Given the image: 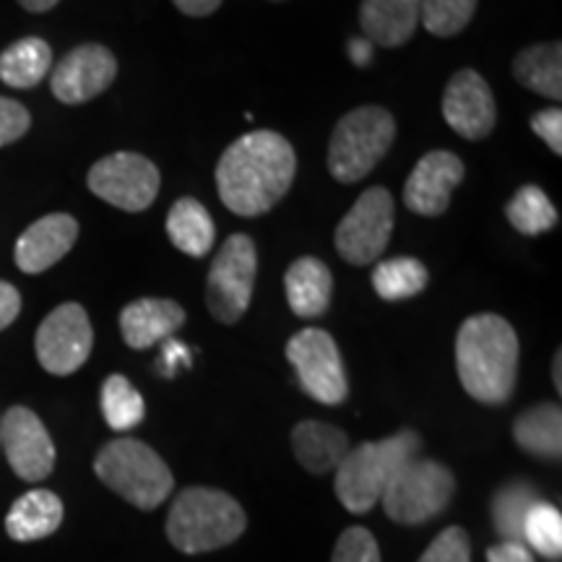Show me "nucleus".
I'll return each instance as SVG.
<instances>
[{
  "label": "nucleus",
  "mask_w": 562,
  "mask_h": 562,
  "mask_svg": "<svg viewBox=\"0 0 562 562\" xmlns=\"http://www.w3.org/2000/svg\"><path fill=\"white\" fill-rule=\"evenodd\" d=\"M286 360L292 362L302 391L315 402L336 406L347 398L349 383L334 336L323 328H302L286 344Z\"/></svg>",
  "instance_id": "9d476101"
},
{
  "label": "nucleus",
  "mask_w": 562,
  "mask_h": 562,
  "mask_svg": "<svg viewBox=\"0 0 562 562\" xmlns=\"http://www.w3.org/2000/svg\"><path fill=\"white\" fill-rule=\"evenodd\" d=\"M87 182L97 199L138 214L157 201L161 178L151 159L133 151H117L97 161L89 170Z\"/></svg>",
  "instance_id": "9b49d317"
},
{
  "label": "nucleus",
  "mask_w": 562,
  "mask_h": 562,
  "mask_svg": "<svg viewBox=\"0 0 562 562\" xmlns=\"http://www.w3.org/2000/svg\"><path fill=\"white\" fill-rule=\"evenodd\" d=\"M19 3L24 5L26 11H32V13H45V11L55 9V5H58L60 0H19Z\"/></svg>",
  "instance_id": "79ce46f5"
},
{
  "label": "nucleus",
  "mask_w": 562,
  "mask_h": 562,
  "mask_svg": "<svg viewBox=\"0 0 562 562\" xmlns=\"http://www.w3.org/2000/svg\"><path fill=\"white\" fill-rule=\"evenodd\" d=\"M94 347L91 321L79 302H63L37 328V360L53 375H74Z\"/></svg>",
  "instance_id": "f8f14e48"
},
{
  "label": "nucleus",
  "mask_w": 562,
  "mask_h": 562,
  "mask_svg": "<svg viewBox=\"0 0 562 562\" xmlns=\"http://www.w3.org/2000/svg\"><path fill=\"white\" fill-rule=\"evenodd\" d=\"M562 368V355L558 351V355H554V385H558V391H562V375H560V370Z\"/></svg>",
  "instance_id": "37998d69"
},
{
  "label": "nucleus",
  "mask_w": 562,
  "mask_h": 562,
  "mask_svg": "<svg viewBox=\"0 0 562 562\" xmlns=\"http://www.w3.org/2000/svg\"><path fill=\"white\" fill-rule=\"evenodd\" d=\"M463 180V161L451 151H430L417 161L404 186L406 209L419 216H440Z\"/></svg>",
  "instance_id": "dca6fc26"
},
{
  "label": "nucleus",
  "mask_w": 562,
  "mask_h": 562,
  "mask_svg": "<svg viewBox=\"0 0 562 562\" xmlns=\"http://www.w3.org/2000/svg\"><path fill=\"white\" fill-rule=\"evenodd\" d=\"M422 0H362L360 26L364 40L381 47H398L414 37L419 26Z\"/></svg>",
  "instance_id": "6ab92c4d"
},
{
  "label": "nucleus",
  "mask_w": 562,
  "mask_h": 562,
  "mask_svg": "<svg viewBox=\"0 0 562 562\" xmlns=\"http://www.w3.org/2000/svg\"><path fill=\"white\" fill-rule=\"evenodd\" d=\"M292 448L300 467H305L311 474H328L336 472L344 456L349 453V438L339 427L305 419L292 430Z\"/></svg>",
  "instance_id": "412c9836"
},
{
  "label": "nucleus",
  "mask_w": 562,
  "mask_h": 562,
  "mask_svg": "<svg viewBox=\"0 0 562 562\" xmlns=\"http://www.w3.org/2000/svg\"><path fill=\"white\" fill-rule=\"evenodd\" d=\"M456 490L453 474L432 459L414 456L398 467V472L385 484L381 501L396 524H425L448 508Z\"/></svg>",
  "instance_id": "0eeeda50"
},
{
  "label": "nucleus",
  "mask_w": 562,
  "mask_h": 562,
  "mask_svg": "<svg viewBox=\"0 0 562 562\" xmlns=\"http://www.w3.org/2000/svg\"><path fill=\"white\" fill-rule=\"evenodd\" d=\"M63 524V503L50 490H32L11 505L5 533L13 542H37L50 537Z\"/></svg>",
  "instance_id": "4be33fe9"
},
{
  "label": "nucleus",
  "mask_w": 562,
  "mask_h": 562,
  "mask_svg": "<svg viewBox=\"0 0 562 562\" xmlns=\"http://www.w3.org/2000/svg\"><path fill=\"white\" fill-rule=\"evenodd\" d=\"M117 76V60L104 45H79L74 47L50 76V89L60 102L83 104L102 91L110 89V83Z\"/></svg>",
  "instance_id": "4468645a"
},
{
  "label": "nucleus",
  "mask_w": 562,
  "mask_h": 562,
  "mask_svg": "<svg viewBox=\"0 0 562 562\" xmlns=\"http://www.w3.org/2000/svg\"><path fill=\"white\" fill-rule=\"evenodd\" d=\"M391 193L381 186H372L355 201L336 227V250L351 266L375 263L391 243L393 232Z\"/></svg>",
  "instance_id": "1a4fd4ad"
},
{
  "label": "nucleus",
  "mask_w": 562,
  "mask_h": 562,
  "mask_svg": "<svg viewBox=\"0 0 562 562\" xmlns=\"http://www.w3.org/2000/svg\"><path fill=\"white\" fill-rule=\"evenodd\" d=\"M172 3L175 9L186 13V16L203 19V16H211L214 11H220L222 0H172Z\"/></svg>",
  "instance_id": "ea45409f"
},
{
  "label": "nucleus",
  "mask_w": 562,
  "mask_h": 562,
  "mask_svg": "<svg viewBox=\"0 0 562 562\" xmlns=\"http://www.w3.org/2000/svg\"><path fill=\"white\" fill-rule=\"evenodd\" d=\"M0 446L19 480L42 482L55 469V446L42 419L26 406H11L0 417Z\"/></svg>",
  "instance_id": "ddd939ff"
},
{
  "label": "nucleus",
  "mask_w": 562,
  "mask_h": 562,
  "mask_svg": "<svg viewBox=\"0 0 562 562\" xmlns=\"http://www.w3.org/2000/svg\"><path fill=\"white\" fill-rule=\"evenodd\" d=\"M539 501L542 497L526 482H510L497 492L495 501H492V521H495V529L505 542H524L526 513Z\"/></svg>",
  "instance_id": "cd10ccee"
},
{
  "label": "nucleus",
  "mask_w": 562,
  "mask_h": 562,
  "mask_svg": "<svg viewBox=\"0 0 562 562\" xmlns=\"http://www.w3.org/2000/svg\"><path fill=\"white\" fill-rule=\"evenodd\" d=\"M531 128L554 154H562V110L547 108L531 117Z\"/></svg>",
  "instance_id": "c9c22d12"
},
{
  "label": "nucleus",
  "mask_w": 562,
  "mask_h": 562,
  "mask_svg": "<svg viewBox=\"0 0 562 562\" xmlns=\"http://www.w3.org/2000/svg\"><path fill=\"white\" fill-rule=\"evenodd\" d=\"M186 323V311L175 300H133L121 313V334L131 349H149L170 339Z\"/></svg>",
  "instance_id": "a211bd4d"
},
{
  "label": "nucleus",
  "mask_w": 562,
  "mask_h": 562,
  "mask_svg": "<svg viewBox=\"0 0 562 562\" xmlns=\"http://www.w3.org/2000/svg\"><path fill=\"white\" fill-rule=\"evenodd\" d=\"M513 76L521 87L537 91V94L562 100V47L560 42H542L531 45L516 55L513 60Z\"/></svg>",
  "instance_id": "b1692460"
},
{
  "label": "nucleus",
  "mask_w": 562,
  "mask_h": 562,
  "mask_svg": "<svg viewBox=\"0 0 562 562\" xmlns=\"http://www.w3.org/2000/svg\"><path fill=\"white\" fill-rule=\"evenodd\" d=\"M94 472L102 484L140 510H154L172 495L175 476L154 448L136 438H115L97 453Z\"/></svg>",
  "instance_id": "39448f33"
},
{
  "label": "nucleus",
  "mask_w": 562,
  "mask_h": 562,
  "mask_svg": "<svg viewBox=\"0 0 562 562\" xmlns=\"http://www.w3.org/2000/svg\"><path fill=\"white\" fill-rule=\"evenodd\" d=\"M21 313V294L9 281H0V331L9 328Z\"/></svg>",
  "instance_id": "4c0bfd02"
},
{
  "label": "nucleus",
  "mask_w": 562,
  "mask_h": 562,
  "mask_svg": "<svg viewBox=\"0 0 562 562\" xmlns=\"http://www.w3.org/2000/svg\"><path fill=\"white\" fill-rule=\"evenodd\" d=\"M419 562H472V544H469V533L461 526H448L432 544L422 552Z\"/></svg>",
  "instance_id": "473e14b6"
},
{
  "label": "nucleus",
  "mask_w": 562,
  "mask_h": 562,
  "mask_svg": "<svg viewBox=\"0 0 562 562\" xmlns=\"http://www.w3.org/2000/svg\"><path fill=\"white\" fill-rule=\"evenodd\" d=\"M513 438L526 453L542 459H560L562 453V412L558 404H537L513 422Z\"/></svg>",
  "instance_id": "393cba45"
},
{
  "label": "nucleus",
  "mask_w": 562,
  "mask_h": 562,
  "mask_svg": "<svg viewBox=\"0 0 562 562\" xmlns=\"http://www.w3.org/2000/svg\"><path fill=\"white\" fill-rule=\"evenodd\" d=\"M422 440L414 430H402L385 440L362 442L336 467V497L349 513H368L381 503L391 476L406 461L419 456Z\"/></svg>",
  "instance_id": "20e7f679"
},
{
  "label": "nucleus",
  "mask_w": 562,
  "mask_h": 562,
  "mask_svg": "<svg viewBox=\"0 0 562 562\" xmlns=\"http://www.w3.org/2000/svg\"><path fill=\"white\" fill-rule=\"evenodd\" d=\"M442 117L461 138H487L497 121L495 97H492L490 83L472 68L453 74L446 91H442Z\"/></svg>",
  "instance_id": "2eb2a0df"
},
{
  "label": "nucleus",
  "mask_w": 562,
  "mask_h": 562,
  "mask_svg": "<svg viewBox=\"0 0 562 562\" xmlns=\"http://www.w3.org/2000/svg\"><path fill=\"white\" fill-rule=\"evenodd\" d=\"M167 235L175 248L191 258L209 256L216 243L214 220L203 203L195 199H180L172 203L170 214H167Z\"/></svg>",
  "instance_id": "5701e85b"
},
{
  "label": "nucleus",
  "mask_w": 562,
  "mask_h": 562,
  "mask_svg": "<svg viewBox=\"0 0 562 562\" xmlns=\"http://www.w3.org/2000/svg\"><path fill=\"white\" fill-rule=\"evenodd\" d=\"M102 414L115 432H128L144 422L146 406L125 375H110L102 385Z\"/></svg>",
  "instance_id": "c756f323"
},
{
  "label": "nucleus",
  "mask_w": 562,
  "mask_h": 562,
  "mask_svg": "<svg viewBox=\"0 0 562 562\" xmlns=\"http://www.w3.org/2000/svg\"><path fill=\"white\" fill-rule=\"evenodd\" d=\"M490 562H533L529 547L524 542H501L487 550Z\"/></svg>",
  "instance_id": "58836bf2"
},
{
  "label": "nucleus",
  "mask_w": 562,
  "mask_h": 562,
  "mask_svg": "<svg viewBox=\"0 0 562 562\" xmlns=\"http://www.w3.org/2000/svg\"><path fill=\"white\" fill-rule=\"evenodd\" d=\"M50 45L40 37H24L0 53V81L13 89H32L50 74Z\"/></svg>",
  "instance_id": "a878e982"
},
{
  "label": "nucleus",
  "mask_w": 562,
  "mask_h": 562,
  "mask_svg": "<svg viewBox=\"0 0 562 562\" xmlns=\"http://www.w3.org/2000/svg\"><path fill=\"white\" fill-rule=\"evenodd\" d=\"M396 138V123L389 110L368 104L347 112L336 123L328 144V172L339 182H360L375 170Z\"/></svg>",
  "instance_id": "423d86ee"
},
{
  "label": "nucleus",
  "mask_w": 562,
  "mask_h": 562,
  "mask_svg": "<svg viewBox=\"0 0 562 562\" xmlns=\"http://www.w3.org/2000/svg\"><path fill=\"white\" fill-rule=\"evenodd\" d=\"M284 292L292 313L300 318H318L328 311L334 292V277L318 258H297L284 277Z\"/></svg>",
  "instance_id": "aec40b11"
},
{
  "label": "nucleus",
  "mask_w": 562,
  "mask_h": 562,
  "mask_svg": "<svg viewBox=\"0 0 562 562\" xmlns=\"http://www.w3.org/2000/svg\"><path fill=\"white\" fill-rule=\"evenodd\" d=\"M331 562H381V547L364 526H351L336 542Z\"/></svg>",
  "instance_id": "72a5a7b5"
},
{
  "label": "nucleus",
  "mask_w": 562,
  "mask_h": 562,
  "mask_svg": "<svg viewBox=\"0 0 562 562\" xmlns=\"http://www.w3.org/2000/svg\"><path fill=\"white\" fill-rule=\"evenodd\" d=\"M245 524H248L245 510L227 492L188 487L172 501L170 516H167V537L175 550L201 554L240 539Z\"/></svg>",
  "instance_id": "7ed1b4c3"
},
{
  "label": "nucleus",
  "mask_w": 562,
  "mask_h": 562,
  "mask_svg": "<svg viewBox=\"0 0 562 562\" xmlns=\"http://www.w3.org/2000/svg\"><path fill=\"white\" fill-rule=\"evenodd\" d=\"M430 281L425 263L417 258H389L372 271V286L385 302H402L419 294Z\"/></svg>",
  "instance_id": "bb28decb"
},
{
  "label": "nucleus",
  "mask_w": 562,
  "mask_h": 562,
  "mask_svg": "<svg viewBox=\"0 0 562 562\" xmlns=\"http://www.w3.org/2000/svg\"><path fill=\"white\" fill-rule=\"evenodd\" d=\"M258 250L248 235H229L216 252L206 281L209 311L224 326L248 313L256 290Z\"/></svg>",
  "instance_id": "6e6552de"
},
{
  "label": "nucleus",
  "mask_w": 562,
  "mask_h": 562,
  "mask_svg": "<svg viewBox=\"0 0 562 562\" xmlns=\"http://www.w3.org/2000/svg\"><path fill=\"white\" fill-rule=\"evenodd\" d=\"M297 154L281 133L256 131L227 146L216 165V191L237 216H261L290 193Z\"/></svg>",
  "instance_id": "f257e3e1"
},
{
  "label": "nucleus",
  "mask_w": 562,
  "mask_h": 562,
  "mask_svg": "<svg viewBox=\"0 0 562 562\" xmlns=\"http://www.w3.org/2000/svg\"><path fill=\"white\" fill-rule=\"evenodd\" d=\"M32 128V115L24 104L0 97V146H9Z\"/></svg>",
  "instance_id": "f704fd0d"
},
{
  "label": "nucleus",
  "mask_w": 562,
  "mask_h": 562,
  "mask_svg": "<svg viewBox=\"0 0 562 562\" xmlns=\"http://www.w3.org/2000/svg\"><path fill=\"white\" fill-rule=\"evenodd\" d=\"M191 364V351H188L186 344L175 341V339H165V347H161V355L157 360V370L161 375L172 378L178 368H188Z\"/></svg>",
  "instance_id": "e433bc0d"
},
{
  "label": "nucleus",
  "mask_w": 562,
  "mask_h": 562,
  "mask_svg": "<svg viewBox=\"0 0 562 562\" xmlns=\"http://www.w3.org/2000/svg\"><path fill=\"white\" fill-rule=\"evenodd\" d=\"M505 216L521 235H542L558 224V209L539 186H524L505 206Z\"/></svg>",
  "instance_id": "c85d7f7f"
},
{
  "label": "nucleus",
  "mask_w": 562,
  "mask_h": 562,
  "mask_svg": "<svg viewBox=\"0 0 562 562\" xmlns=\"http://www.w3.org/2000/svg\"><path fill=\"white\" fill-rule=\"evenodd\" d=\"M349 55H351V60L357 63V66H368L370 55H372V42L364 40V37L351 40L349 42Z\"/></svg>",
  "instance_id": "a19ab883"
},
{
  "label": "nucleus",
  "mask_w": 562,
  "mask_h": 562,
  "mask_svg": "<svg viewBox=\"0 0 562 562\" xmlns=\"http://www.w3.org/2000/svg\"><path fill=\"white\" fill-rule=\"evenodd\" d=\"M524 544L544 558L558 560L562 554V513L552 503H533L524 521Z\"/></svg>",
  "instance_id": "7c9ffc66"
},
{
  "label": "nucleus",
  "mask_w": 562,
  "mask_h": 562,
  "mask_svg": "<svg viewBox=\"0 0 562 562\" xmlns=\"http://www.w3.org/2000/svg\"><path fill=\"white\" fill-rule=\"evenodd\" d=\"M79 237V222L70 214H47L26 227L16 240V266L24 273H42L53 269Z\"/></svg>",
  "instance_id": "f3484780"
},
{
  "label": "nucleus",
  "mask_w": 562,
  "mask_h": 562,
  "mask_svg": "<svg viewBox=\"0 0 562 562\" xmlns=\"http://www.w3.org/2000/svg\"><path fill=\"white\" fill-rule=\"evenodd\" d=\"M480 0H422L419 24L435 37H456L474 19Z\"/></svg>",
  "instance_id": "2f4dec72"
},
{
  "label": "nucleus",
  "mask_w": 562,
  "mask_h": 562,
  "mask_svg": "<svg viewBox=\"0 0 562 562\" xmlns=\"http://www.w3.org/2000/svg\"><path fill=\"white\" fill-rule=\"evenodd\" d=\"M456 370L463 391L476 402H508L518 372V336L510 323L495 313L463 321L456 336Z\"/></svg>",
  "instance_id": "f03ea898"
}]
</instances>
